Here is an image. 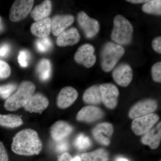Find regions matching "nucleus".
Listing matches in <instances>:
<instances>
[{"label":"nucleus","instance_id":"c756f323","mask_svg":"<svg viewBox=\"0 0 161 161\" xmlns=\"http://www.w3.org/2000/svg\"><path fill=\"white\" fill-rule=\"evenodd\" d=\"M151 73L153 79L155 82L161 83V62L156 63L153 65L151 68Z\"/></svg>","mask_w":161,"mask_h":161},{"label":"nucleus","instance_id":"9b49d317","mask_svg":"<svg viewBox=\"0 0 161 161\" xmlns=\"http://www.w3.org/2000/svg\"><path fill=\"white\" fill-rule=\"evenodd\" d=\"M92 132L93 137L98 143L103 146H108L111 143L114 128L110 123H102L94 127Z\"/></svg>","mask_w":161,"mask_h":161},{"label":"nucleus","instance_id":"cd10ccee","mask_svg":"<svg viewBox=\"0 0 161 161\" xmlns=\"http://www.w3.org/2000/svg\"><path fill=\"white\" fill-rule=\"evenodd\" d=\"M53 44L50 38H40L36 42L37 49L40 53H44L51 49Z\"/></svg>","mask_w":161,"mask_h":161},{"label":"nucleus","instance_id":"c85d7f7f","mask_svg":"<svg viewBox=\"0 0 161 161\" xmlns=\"http://www.w3.org/2000/svg\"><path fill=\"white\" fill-rule=\"evenodd\" d=\"M16 85L9 84L6 85L0 86V96L4 99L9 98L15 90L16 89Z\"/></svg>","mask_w":161,"mask_h":161},{"label":"nucleus","instance_id":"6e6552de","mask_svg":"<svg viewBox=\"0 0 161 161\" xmlns=\"http://www.w3.org/2000/svg\"><path fill=\"white\" fill-rule=\"evenodd\" d=\"M34 1L17 0L13 4L9 11L10 20L14 22H19L27 16L31 11Z\"/></svg>","mask_w":161,"mask_h":161},{"label":"nucleus","instance_id":"5701e85b","mask_svg":"<svg viewBox=\"0 0 161 161\" xmlns=\"http://www.w3.org/2000/svg\"><path fill=\"white\" fill-rule=\"evenodd\" d=\"M84 161H108L109 154L104 149H98L92 152L85 153L80 156Z\"/></svg>","mask_w":161,"mask_h":161},{"label":"nucleus","instance_id":"4c0bfd02","mask_svg":"<svg viewBox=\"0 0 161 161\" xmlns=\"http://www.w3.org/2000/svg\"><path fill=\"white\" fill-rule=\"evenodd\" d=\"M127 2H130V3H134V4H137V3H146L148 2V1H146V0H128Z\"/></svg>","mask_w":161,"mask_h":161},{"label":"nucleus","instance_id":"2f4dec72","mask_svg":"<svg viewBox=\"0 0 161 161\" xmlns=\"http://www.w3.org/2000/svg\"><path fill=\"white\" fill-rule=\"evenodd\" d=\"M30 58L29 53L26 50L21 51L18 56V61L23 67H26L28 65Z\"/></svg>","mask_w":161,"mask_h":161},{"label":"nucleus","instance_id":"dca6fc26","mask_svg":"<svg viewBox=\"0 0 161 161\" xmlns=\"http://www.w3.org/2000/svg\"><path fill=\"white\" fill-rule=\"evenodd\" d=\"M75 21L72 15H57L52 20L51 31L53 35L58 36L66 28L70 26Z\"/></svg>","mask_w":161,"mask_h":161},{"label":"nucleus","instance_id":"7c9ffc66","mask_svg":"<svg viewBox=\"0 0 161 161\" xmlns=\"http://www.w3.org/2000/svg\"><path fill=\"white\" fill-rule=\"evenodd\" d=\"M11 69L8 64L0 60V79H5L10 75Z\"/></svg>","mask_w":161,"mask_h":161},{"label":"nucleus","instance_id":"ddd939ff","mask_svg":"<svg viewBox=\"0 0 161 161\" xmlns=\"http://www.w3.org/2000/svg\"><path fill=\"white\" fill-rule=\"evenodd\" d=\"M104 116L103 111L94 106L83 107L78 112L76 119L78 121L92 123L101 119Z\"/></svg>","mask_w":161,"mask_h":161},{"label":"nucleus","instance_id":"412c9836","mask_svg":"<svg viewBox=\"0 0 161 161\" xmlns=\"http://www.w3.org/2000/svg\"><path fill=\"white\" fill-rule=\"evenodd\" d=\"M51 10V2L46 0L35 7L31 13V16L35 21H40L47 18L50 14Z\"/></svg>","mask_w":161,"mask_h":161},{"label":"nucleus","instance_id":"9d476101","mask_svg":"<svg viewBox=\"0 0 161 161\" xmlns=\"http://www.w3.org/2000/svg\"><path fill=\"white\" fill-rule=\"evenodd\" d=\"M78 24L89 39L94 37L99 32L100 25L95 19L90 18L85 12L81 11L77 16Z\"/></svg>","mask_w":161,"mask_h":161},{"label":"nucleus","instance_id":"20e7f679","mask_svg":"<svg viewBox=\"0 0 161 161\" xmlns=\"http://www.w3.org/2000/svg\"><path fill=\"white\" fill-rule=\"evenodd\" d=\"M121 45L112 42L105 44L101 53V65L104 71H111L125 53Z\"/></svg>","mask_w":161,"mask_h":161},{"label":"nucleus","instance_id":"a878e982","mask_svg":"<svg viewBox=\"0 0 161 161\" xmlns=\"http://www.w3.org/2000/svg\"><path fill=\"white\" fill-rule=\"evenodd\" d=\"M142 9L145 13L161 15V1L160 0L148 1L143 5Z\"/></svg>","mask_w":161,"mask_h":161},{"label":"nucleus","instance_id":"423d86ee","mask_svg":"<svg viewBox=\"0 0 161 161\" xmlns=\"http://www.w3.org/2000/svg\"><path fill=\"white\" fill-rule=\"evenodd\" d=\"M159 119L158 115L155 113L134 119L131 125L132 131L136 135H143L154 127Z\"/></svg>","mask_w":161,"mask_h":161},{"label":"nucleus","instance_id":"ea45409f","mask_svg":"<svg viewBox=\"0 0 161 161\" xmlns=\"http://www.w3.org/2000/svg\"><path fill=\"white\" fill-rule=\"evenodd\" d=\"M115 161H129L126 158H124L119 157L116 159Z\"/></svg>","mask_w":161,"mask_h":161},{"label":"nucleus","instance_id":"b1692460","mask_svg":"<svg viewBox=\"0 0 161 161\" xmlns=\"http://www.w3.org/2000/svg\"><path fill=\"white\" fill-rule=\"evenodd\" d=\"M23 124L20 116L13 114L3 115L0 114V126L8 128H14Z\"/></svg>","mask_w":161,"mask_h":161},{"label":"nucleus","instance_id":"79ce46f5","mask_svg":"<svg viewBox=\"0 0 161 161\" xmlns=\"http://www.w3.org/2000/svg\"></svg>","mask_w":161,"mask_h":161},{"label":"nucleus","instance_id":"f704fd0d","mask_svg":"<svg viewBox=\"0 0 161 161\" xmlns=\"http://www.w3.org/2000/svg\"><path fill=\"white\" fill-rule=\"evenodd\" d=\"M0 161H9L8 154L3 143L0 142Z\"/></svg>","mask_w":161,"mask_h":161},{"label":"nucleus","instance_id":"39448f33","mask_svg":"<svg viewBox=\"0 0 161 161\" xmlns=\"http://www.w3.org/2000/svg\"><path fill=\"white\" fill-rule=\"evenodd\" d=\"M158 108V103L155 99H144L135 103L130 108L129 117L131 119L142 117L152 114Z\"/></svg>","mask_w":161,"mask_h":161},{"label":"nucleus","instance_id":"e433bc0d","mask_svg":"<svg viewBox=\"0 0 161 161\" xmlns=\"http://www.w3.org/2000/svg\"><path fill=\"white\" fill-rule=\"evenodd\" d=\"M73 157L68 153L65 152L58 157L57 161H71Z\"/></svg>","mask_w":161,"mask_h":161},{"label":"nucleus","instance_id":"0eeeda50","mask_svg":"<svg viewBox=\"0 0 161 161\" xmlns=\"http://www.w3.org/2000/svg\"><path fill=\"white\" fill-rule=\"evenodd\" d=\"M94 47L89 43L80 46L75 53V60L77 63L90 68L95 64L96 57Z\"/></svg>","mask_w":161,"mask_h":161},{"label":"nucleus","instance_id":"f8f14e48","mask_svg":"<svg viewBox=\"0 0 161 161\" xmlns=\"http://www.w3.org/2000/svg\"><path fill=\"white\" fill-rule=\"evenodd\" d=\"M112 77L115 82L122 87L128 86L133 78L132 68L127 64L123 63L119 65L112 73Z\"/></svg>","mask_w":161,"mask_h":161},{"label":"nucleus","instance_id":"f03ea898","mask_svg":"<svg viewBox=\"0 0 161 161\" xmlns=\"http://www.w3.org/2000/svg\"><path fill=\"white\" fill-rule=\"evenodd\" d=\"M36 89V86L32 82L23 81L17 92L6 99L4 104L5 109L7 111H14L24 107L34 94Z\"/></svg>","mask_w":161,"mask_h":161},{"label":"nucleus","instance_id":"c9c22d12","mask_svg":"<svg viewBox=\"0 0 161 161\" xmlns=\"http://www.w3.org/2000/svg\"><path fill=\"white\" fill-rule=\"evenodd\" d=\"M10 51V47L9 44H4L0 47V57L6 58Z\"/></svg>","mask_w":161,"mask_h":161},{"label":"nucleus","instance_id":"393cba45","mask_svg":"<svg viewBox=\"0 0 161 161\" xmlns=\"http://www.w3.org/2000/svg\"><path fill=\"white\" fill-rule=\"evenodd\" d=\"M37 71L39 78L42 81H47L51 75L52 67L50 61L47 59H43L38 64Z\"/></svg>","mask_w":161,"mask_h":161},{"label":"nucleus","instance_id":"f257e3e1","mask_svg":"<svg viewBox=\"0 0 161 161\" xmlns=\"http://www.w3.org/2000/svg\"><path fill=\"white\" fill-rule=\"evenodd\" d=\"M11 149L18 155H37L42 150V143L36 131L31 129H25L14 136Z\"/></svg>","mask_w":161,"mask_h":161},{"label":"nucleus","instance_id":"7ed1b4c3","mask_svg":"<svg viewBox=\"0 0 161 161\" xmlns=\"http://www.w3.org/2000/svg\"><path fill=\"white\" fill-rule=\"evenodd\" d=\"M114 27L111 38L119 45H126L131 43L133 28L129 20L121 15L115 16L113 20Z\"/></svg>","mask_w":161,"mask_h":161},{"label":"nucleus","instance_id":"2eb2a0df","mask_svg":"<svg viewBox=\"0 0 161 161\" xmlns=\"http://www.w3.org/2000/svg\"><path fill=\"white\" fill-rule=\"evenodd\" d=\"M78 97V92L74 88L66 86L61 90L57 98V105L65 109L71 106Z\"/></svg>","mask_w":161,"mask_h":161},{"label":"nucleus","instance_id":"6ab92c4d","mask_svg":"<svg viewBox=\"0 0 161 161\" xmlns=\"http://www.w3.org/2000/svg\"><path fill=\"white\" fill-rule=\"evenodd\" d=\"M80 35L78 30L75 27L64 30L58 36L57 40L58 46L64 47L72 46L79 42Z\"/></svg>","mask_w":161,"mask_h":161},{"label":"nucleus","instance_id":"aec40b11","mask_svg":"<svg viewBox=\"0 0 161 161\" xmlns=\"http://www.w3.org/2000/svg\"><path fill=\"white\" fill-rule=\"evenodd\" d=\"M52 29V20L47 18L43 19L36 21L33 23L31 27L32 34L40 38L47 37Z\"/></svg>","mask_w":161,"mask_h":161},{"label":"nucleus","instance_id":"f3484780","mask_svg":"<svg viewBox=\"0 0 161 161\" xmlns=\"http://www.w3.org/2000/svg\"><path fill=\"white\" fill-rule=\"evenodd\" d=\"M141 142L149 146L153 150L157 149L159 146L161 140V123L142 135Z\"/></svg>","mask_w":161,"mask_h":161},{"label":"nucleus","instance_id":"4468645a","mask_svg":"<svg viewBox=\"0 0 161 161\" xmlns=\"http://www.w3.org/2000/svg\"><path fill=\"white\" fill-rule=\"evenodd\" d=\"M49 105L47 97L40 93L34 94L24 106V109L30 113H39L41 114Z\"/></svg>","mask_w":161,"mask_h":161},{"label":"nucleus","instance_id":"58836bf2","mask_svg":"<svg viewBox=\"0 0 161 161\" xmlns=\"http://www.w3.org/2000/svg\"><path fill=\"white\" fill-rule=\"evenodd\" d=\"M4 30V26L3 23V19L2 18L0 17V33L2 32Z\"/></svg>","mask_w":161,"mask_h":161},{"label":"nucleus","instance_id":"1a4fd4ad","mask_svg":"<svg viewBox=\"0 0 161 161\" xmlns=\"http://www.w3.org/2000/svg\"><path fill=\"white\" fill-rule=\"evenodd\" d=\"M102 102L108 108L113 109L118 103L119 91L116 86L110 83H103L100 85Z\"/></svg>","mask_w":161,"mask_h":161},{"label":"nucleus","instance_id":"72a5a7b5","mask_svg":"<svg viewBox=\"0 0 161 161\" xmlns=\"http://www.w3.org/2000/svg\"><path fill=\"white\" fill-rule=\"evenodd\" d=\"M153 48L157 53H161V37H157L153 39L152 43Z\"/></svg>","mask_w":161,"mask_h":161},{"label":"nucleus","instance_id":"a211bd4d","mask_svg":"<svg viewBox=\"0 0 161 161\" xmlns=\"http://www.w3.org/2000/svg\"><path fill=\"white\" fill-rule=\"evenodd\" d=\"M73 130V127L68 123L65 121H58L51 128V136L54 141L59 142L64 140Z\"/></svg>","mask_w":161,"mask_h":161},{"label":"nucleus","instance_id":"bb28decb","mask_svg":"<svg viewBox=\"0 0 161 161\" xmlns=\"http://www.w3.org/2000/svg\"><path fill=\"white\" fill-rule=\"evenodd\" d=\"M75 145L78 150H84L91 147L92 142L88 136L83 134H80L75 139Z\"/></svg>","mask_w":161,"mask_h":161},{"label":"nucleus","instance_id":"a19ab883","mask_svg":"<svg viewBox=\"0 0 161 161\" xmlns=\"http://www.w3.org/2000/svg\"><path fill=\"white\" fill-rule=\"evenodd\" d=\"M71 161H81V158L80 157L76 156L75 158H73Z\"/></svg>","mask_w":161,"mask_h":161},{"label":"nucleus","instance_id":"4be33fe9","mask_svg":"<svg viewBox=\"0 0 161 161\" xmlns=\"http://www.w3.org/2000/svg\"><path fill=\"white\" fill-rule=\"evenodd\" d=\"M83 100L88 104L97 105L101 103L100 86L93 85L87 89L84 93Z\"/></svg>","mask_w":161,"mask_h":161},{"label":"nucleus","instance_id":"473e14b6","mask_svg":"<svg viewBox=\"0 0 161 161\" xmlns=\"http://www.w3.org/2000/svg\"><path fill=\"white\" fill-rule=\"evenodd\" d=\"M58 144L56 146V150L58 152H64L68 150L69 145L67 142L64 140L58 142Z\"/></svg>","mask_w":161,"mask_h":161}]
</instances>
